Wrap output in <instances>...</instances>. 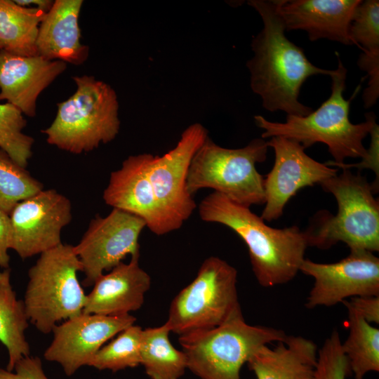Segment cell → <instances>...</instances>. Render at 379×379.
<instances>
[{
    "instance_id": "obj_1",
    "label": "cell",
    "mask_w": 379,
    "mask_h": 379,
    "mask_svg": "<svg viewBox=\"0 0 379 379\" xmlns=\"http://www.w3.org/2000/svg\"><path fill=\"white\" fill-rule=\"evenodd\" d=\"M278 3L279 0L248 1L260 14L263 23L262 29L251 42L254 55L246 63L251 74V88L260 97L266 110L304 117L313 109L299 101L302 85L313 75L330 77L333 70L313 65L302 48L286 37Z\"/></svg>"
},
{
    "instance_id": "obj_2",
    "label": "cell",
    "mask_w": 379,
    "mask_h": 379,
    "mask_svg": "<svg viewBox=\"0 0 379 379\" xmlns=\"http://www.w3.org/2000/svg\"><path fill=\"white\" fill-rule=\"evenodd\" d=\"M200 218L224 225L245 242L253 274L263 287L291 281L300 271L308 246L307 235L297 226H268L250 208L213 192L199 205Z\"/></svg>"
},
{
    "instance_id": "obj_3",
    "label": "cell",
    "mask_w": 379,
    "mask_h": 379,
    "mask_svg": "<svg viewBox=\"0 0 379 379\" xmlns=\"http://www.w3.org/2000/svg\"><path fill=\"white\" fill-rule=\"evenodd\" d=\"M338 67L333 70L331 93L316 110L304 117L287 115L284 123L267 120L260 115L254 117L258 127L264 130L261 138L282 136L294 140L305 149L317 142L326 145L334 162L343 163L345 159L365 158L368 150L363 140L377 124L375 115L368 113L366 121L354 124L349 119L350 102L345 100L347 69L338 54Z\"/></svg>"
},
{
    "instance_id": "obj_4",
    "label": "cell",
    "mask_w": 379,
    "mask_h": 379,
    "mask_svg": "<svg viewBox=\"0 0 379 379\" xmlns=\"http://www.w3.org/2000/svg\"><path fill=\"white\" fill-rule=\"evenodd\" d=\"M77 88L57 104L56 116L41 132L48 144L81 154L113 140L120 128L119 102L114 90L93 76L72 77Z\"/></svg>"
},
{
    "instance_id": "obj_5",
    "label": "cell",
    "mask_w": 379,
    "mask_h": 379,
    "mask_svg": "<svg viewBox=\"0 0 379 379\" xmlns=\"http://www.w3.org/2000/svg\"><path fill=\"white\" fill-rule=\"evenodd\" d=\"M338 204L335 215L317 213L305 232L308 246L327 249L339 241L350 250L379 251V202L372 185L360 173L348 169L321 184Z\"/></svg>"
},
{
    "instance_id": "obj_6",
    "label": "cell",
    "mask_w": 379,
    "mask_h": 379,
    "mask_svg": "<svg viewBox=\"0 0 379 379\" xmlns=\"http://www.w3.org/2000/svg\"><path fill=\"white\" fill-rule=\"evenodd\" d=\"M286 337L282 330L247 324L239 311L217 327L179 335L178 341L187 369L200 379H241L255 351Z\"/></svg>"
},
{
    "instance_id": "obj_7",
    "label": "cell",
    "mask_w": 379,
    "mask_h": 379,
    "mask_svg": "<svg viewBox=\"0 0 379 379\" xmlns=\"http://www.w3.org/2000/svg\"><path fill=\"white\" fill-rule=\"evenodd\" d=\"M81 264L72 245L61 244L40 254L28 271L22 300L29 319L42 333L83 312L86 295L78 279Z\"/></svg>"
},
{
    "instance_id": "obj_8",
    "label": "cell",
    "mask_w": 379,
    "mask_h": 379,
    "mask_svg": "<svg viewBox=\"0 0 379 379\" xmlns=\"http://www.w3.org/2000/svg\"><path fill=\"white\" fill-rule=\"evenodd\" d=\"M267 148L262 138L253 139L242 148L228 149L208 137L192 159L186 183L188 192L192 196L210 188L248 208L265 204L264 178L255 165L265 161Z\"/></svg>"
},
{
    "instance_id": "obj_9",
    "label": "cell",
    "mask_w": 379,
    "mask_h": 379,
    "mask_svg": "<svg viewBox=\"0 0 379 379\" xmlns=\"http://www.w3.org/2000/svg\"><path fill=\"white\" fill-rule=\"evenodd\" d=\"M237 271L225 260L210 256L196 277L173 299L166 324L178 335L217 327L241 311Z\"/></svg>"
},
{
    "instance_id": "obj_10",
    "label": "cell",
    "mask_w": 379,
    "mask_h": 379,
    "mask_svg": "<svg viewBox=\"0 0 379 379\" xmlns=\"http://www.w3.org/2000/svg\"><path fill=\"white\" fill-rule=\"evenodd\" d=\"M145 227L142 219L117 208L93 218L73 246L85 274L84 286L93 285L105 271H110L128 255L140 258L139 237Z\"/></svg>"
},
{
    "instance_id": "obj_11",
    "label": "cell",
    "mask_w": 379,
    "mask_h": 379,
    "mask_svg": "<svg viewBox=\"0 0 379 379\" xmlns=\"http://www.w3.org/2000/svg\"><path fill=\"white\" fill-rule=\"evenodd\" d=\"M208 137L207 130L195 123L182 133L174 148L162 156L149 154V177L173 231L180 229L197 207L187 190V178L194 154Z\"/></svg>"
},
{
    "instance_id": "obj_12",
    "label": "cell",
    "mask_w": 379,
    "mask_h": 379,
    "mask_svg": "<svg viewBox=\"0 0 379 379\" xmlns=\"http://www.w3.org/2000/svg\"><path fill=\"white\" fill-rule=\"evenodd\" d=\"M11 249L27 259L62 244V229L70 223V200L54 189L41 190L20 201L9 214Z\"/></svg>"
},
{
    "instance_id": "obj_13",
    "label": "cell",
    "mask_w": 379,
    "mask_h": 379,
    "mask_svg": "<svg viewBox=\"0 0 379 379\" xmlns=\"http://www.w3.org/2000/svg\"><path fill=\"white\" fill-rule=\"evenodd\" d=\"M300 271L314 278L305 306L330 307L355 296H379V258L366 250H350L333 263H318L309 259Z\"/></svg>"
},
{
    "instance_id": "obj_14",
    "label": "cell",
    "mask_w": 379,
    "mask_h": 379,
    "mask_svg": "<svg viewBox=\"0 0 379 379\" xmlns=\"http://www.w3.org/2000/svg\"><path fill=\"white\" fill-rule=\"evenodd\" d=\"M274 152V163L264 178L265 206L261 218L272 221L281 217L288 200L306 186L321 184L337 175L338 169L309 157L298 142L282 136L267 142Z\"/></svg>"
},
{
    "instance_id": "obj_15",
    "label": "cell",
    "mask_w": 379,
    "mask_h": 379,
    "mask_svg": "<svg viewBox=\"0 0 379 379\" xmlns=\"http://www.w3.org/2000/svg\"><path fill=\"white\" fill-rule=\"evenodd\" d=\"M133 315L105 316L81 313L57 324L53 340L44 353L46 361L58 363L67 376L88 366L109 340L135 324Z\"/></svg>"
},
{
    "instance_id": "obj_16",
    "label": "cell",
    "mask_w": 379,
    "mask_h": 379,
    "mask_svg": "<svg viewBox=\"0 0 379 379\" xmlns=\"http://www.w3.org/2000/svg\"><path fill=\"white\" fill-rule=\"evenodd\" d=\"M149 154L131 155L120 168L110 173L103 192V200L117 208L142 219L156 235H164L173 229L160 207L148 173Z\"/></svg>"
},
{
    "instance_id": "obj_17",
    "label": "cell",
    "mask_w": 379,
    "mask_h": 379,
    "mask_svg": "<svg viewBox=\"0 0 379 379\" xmlns=\"http://www.w3.org/2000/svg\"><path fill=\"white\" fill-rule=\"evenodd\" d=\"M67 63L39 55L22 56L0 49V101L34 117L39 95L63 73Z\"/></svg>"
},
{
    "instance_id": "obj_18",
    "label": "cell",
    "mask_w": 379,
    "mask_h": 379,
    "mask_svg": "<svg viewBox=\"0 0 379 379\" xmlns=\"http://www.w3.org/2000/svg\"><path fill=\"white\" fill-rule=\"evenodd\" d=\"M361 0H279L286 31H305L310 41L327 39L352 45L349 28Z\"/></svg>"
},
{
    "instance_id": "obj_19",
    "label": "cell",
    "mask_w": 379,
    "mask_h": 379,
    "mask_svg": "<svg viewBox=\"0 0 379 379\" xmlns=\"http://www.w3.org/2000/svg\"><path fill=\"white\" fill-rule=\"evenodd\" d=\"M139 258L121 262L97 279L86 295L83 312L119 316L139 310L151 286V277L140 266Z\"/></svg>"
},
{
    "instance_id": "obj_20",
    "label": "cell",
    "mask_w": 379,
    "mask_h": 379,
    "mask_svg": "<svg viewBox=\"0 0 379 379\" xmlns=\"http://www.w3.org/2000/svg\"><path fill=\"white\" fill-rule=\"evenodd\" d=\"M82 0H55L39 25L36 48L37 55L50 60L74 65L83 64L88 57V47L81 42L79 16Z\"/></svg>"
},
{
    "instance_id": "obj_21",
    "label": "cell",
    "mask_w": 379,
    "mask_h": 379,
    "mask_svg": "<svg viewBox=\"0 0 379 379\" xmlns=\"http://www.w3.org/2000/svg\"><path fill=\"white\" fill-rule=\"evenodd\" d=\"M317 354L312 340L287 335L273 348H259L247 364L257 379H313Z\"/></svg>"
},
{
    "instance_id": "obj_22",
    "label": "cell",
    "mask_w": 379,
    "mask_h": 379,
    "mask_svg": "<svg viewBox=\"0 0 379 379\" xmlns=\"http://www.w3.org/2000/svg\"><path fill=\"white\" fill-rule=\"evenodd\" d=\"M29 319L22 300L17 298L11 281V270L0 269V342L8 352L6 370L30 354L25 337Z\"/></svg>"
},
{
    "instance_id": "obj_23",
    "label": "cell",
    "mask_w": 379,
    "mask_h": 379,
    "mask_svg": "<svg viewBox=\"0 0 379 379\" xmlns=\"http://www.w3.org/2000/svg\"><path fill=\"white\" fill-rule=\"evenodd\" d=\"M46 13L24 7L14 0H0V44L2 49L18 55H36L39 27Z\"/></svg>"
},
{
    "instance_id": "obj_24",
    "label": "cell",
    "mask_w": 379,
    "mask_h": 379,
    "mask_svg": "<svg viewBox=\"0 0 379 379\" xmlns=\"http://www.w3.org/2000/svg\"><path fill=\"white\" fill-rule=\"evenodd\" d=\"M170 333L166 324L142 329L140 365L151 379H180L187 369L186 356L171 344Z\"/></svg>"
},
{
    "instance_id": "obj_25",
    "label": "cell",
    "mask_w": 379,
    "mask_h": 379,
    "mask_svg": "<svg viewBox=\"0 0 379 379\" xmlns=\"http://www.w3.org/2000/svg\"><path fill=\"white\" fill-rule=\"evenodd\" d=\"M347 310L349 334L342 349L355 379H364L369 372L379 371V329L363 319L352 307Z\"/></svg>"
},
{
    "instance_id": "obj_26",
    "label": "cell",
    "mask_w": 379,
    "mask_h": 379,
    "mask_svg": "<svg viewBox=\"0 0 379 379\" xmlns=\"http://www.w3.org/2000/svg\"><path fill=\"white\" fill-rule=\"evenodd\" d=\"M142 331L135 324L125 328L96 352L88 366L117 372L140 365Z\"/></svg>"
},
{
    "instance_id": "obj_27",
    "label": "cell",
    "mask_w": 379,
    "mask_h": 379,
    "mask_svg": "<svg viewBox=\"0 0 379 379\" xmlns=\"http://www.w3.org/2000/svg\"><path fill=\"white\" fill-rule=\"evenodd\" d=\"M44 189L41 182L0 149V209L10 214L20 201Z\"/></svg>"
},
{
    "instance_id": "obj_28",
    "label": "cell",
    "mask_w": 379,
    "mask_h": 379,
    "mask_svg": "<svg viewBox=\"0 0 379 379\" xmlns=\"http://www.w3.org/2000/svg\"><path fill=\"white\" fill-rule=\"evenodd\" d=\"M24 114L13 105L0 104V149L26 168L32 156L34 138L25 133Z\"/></svg>"
},
{
    "instance_id": "obj_29",
    "label": "cell",
    "mask_w": 379,
    "mask_h": 379,
    "mask_svg": "<svg viewBox=\"0 0 379 379\" xmlns=\"http://www.w3.org/2000/svg\"><path fill=\"white\" fill-rule=\"evenodd\" d=\"M349 36L363 52L379 53V1H361L355 9Z\"/></svg>"
},
{
    "instance_id": "obj_30",
    "label": "cell",
    "mask_w": 379,
    "mask_h": 379,
    "mask_svg": "<svg viewBox=\"0 0 379 379\" xmlns=\"http://www.w3.org/2000/svg\"><path fill=\"white\" fill-rule=\"evenodd\" d=\"M337 331H333L318 351L313 379H346L351 373Z\"/></svg>"
},
{
    "instance_id": "obj_31",
    "label": "cell",
    "mask_w": 379,
    "mask_h": 379,
    "mask_svg": "<svg viewBox=\"0 0 379 379\" xmlns=\"http://www.w3.org/2000/svg\"><path fill=\"white\" fill-rule=\"evenodd\" d=\"M358 65L367 72L369 77L368 87L363 95L364 107L368 108L375 103L379 94V53L363 52L359 56Z\"/></svg>"
},
{
    "instance_id": "obj_32",
    "label": "cell",
    "mask_w": 379,
    "mask_h": 379,
    "mask_svg": "<svg viewBox=\"0 0 379 379\" xmlns=\"http://www.w3.org/2000/svg\"><path fill=\"white\" fill-rule=\"evenodd\" d=\"M0 379H49L38 357H25L15 364L13 371L0 368Z\"/></svg>"
},
{
    "instance_id": "obj_33",
    "label": "cell",
    "mask_w": 379,
    "mask_h": 379,
    "mask_svg": "<svg viewBox=\"0 0 379 379\" xmlns=\"http://www.w3.org/2000/svg\"><path fill=\"white\" fill-rule=\"evenodd\" d=\"M378 125L376 124L370 134L371 135V142L370 148L368 150L367 156L362 159V161L358 164H337L333 161H328L324 163L328 166H338L343 169H350L351 168H371L372 169L377 177V181L378 182L379 175V166H378Z\"/></svg>"
},
{
    "instance_id": "obj_34",
    "label": "cell",
    "mask_w": 379,
    "mask_h": 379,
    "mask_svg": "<svg viewBox=\"0 0 379 379\" xmlns=\"http://www.w3.org/2000/svg\"><path fill=\"white\" fill-rule=\"evenodd\" d=\"M343 302L352 307L367 322L379 324V296H355Z\"/></svg>"
},
{
    "instance_id": "obj_35",
    "label": "cell",
    "mask_w": 379,
    "mask_h": 379,
    "mask_svg": "<svg viewBox=\"0 0 379 379\" xmlns=\"http://www.w3.org/2000/svg\"><path fill=\"white\" fill-rule=\"evenodd\" d=\"M11 224L9 214L0 209V269L9 268Z\"/></svg>"
},
{
    "instance_id": "obj_36",
    "label": "cell",
    "mask_w": 379,
    "mask_h": 379,
    "mask_svg": "<svg viewBox=\"0 0 379 379\" xmlns=\"http://www.w3.org/2000/svg\"><path fill=\"white\" fill-rule=\"evenodd\" d=\"M22 6L34 8L47 13L52 8L54 1L51 0H14Z\"/></svg>"
},
{
    "instance_id": "obj_37",
    "label": "cell",
    "mask_w": 379,
    "mask_h": 379,
    "mask_svg": "<svg viewBox=\"0 0 379 379\" xmlns=\"http://www.w3.org/2000/svg\"><path fill=\"white\" fill-rule=\"evenodd\" d=\"M0 49H2V46H1V44H0Z\"/></svg>"
}]
</instances>
